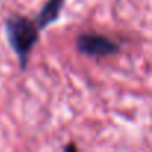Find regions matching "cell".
I'll list each match as a JSON object with an SVG mask.
<instances>
[{"label":"cell","mask_w":152,"mask_h":152,"mask_svg":"<svg viewBox=\"0 0 152 152\" xmlns=\"http://www.w3.org/2000/svg\"><path fill=\"white\" fill-rule=\"evenodd\" d=\"M5 33L12 51L18 57L20 67L24 70L28 64L31 51L39 42L40 28L36 20H30L18 14L9 15L5 20Z\"/></svg>","instance_id":"obj_1"},{"label":"cell","mask_w":152,"mask_h":152,"mask_svg":"<svg viewBox=\"0 0 152 152\" xmlns=\"http://www.w3.org/2000/svg\"><path fill=\"white\" fill-rule=\"evenodd\" d=\"M75 46L85 57L91 58H106L115 55L119 51V43L113 39L100 33H81L75 40Z\"/></svg>","instance_id":"obj_2"},{"label":"cell","mask_w":152,"mask_h":152,"mask_svg":"<svg viewBox=\"0 0 152 152\" xmlns=\"http://www.w3.org/2000/svg\"><path fill=\"white\" fill-rule=\"evenodd\" d=\"M66 0H46L45 5L42 6L40 12L36 17V23L39 26L40 30L49 27L51 24H54L61 14V9L64 6Z\"/></svg>","instance_id":"obj_3"},{"label":"cell","mask_w":152,"mask_h":152,"mask_svg":"<svg viewBox=\"0 0 152 152\" xmlns=\"http://www.w3.org/2000/svg\"><path fill=\"white\" fill-rule=\"evenodd\" d=\"M63 152H79V149H78V146H76L75 143H67L64 148H63Z\"/></svg>","instance_id":"obj_4"}]
</instances>
